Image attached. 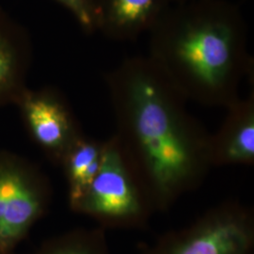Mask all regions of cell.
Here are the masks:
<instances>
[{
    "label": "cell",
    "mask_w": 254,
    "mask_h": 254,
    "mask_svg": "<svg viewBox=\"0 0 254 254\" xmlns=\"http://www.w3.org/2000/svg\"><path fill=\"white\" fill-rule=\"evenodd\" d=\"M105 80L119 150L154 213L166 212L205 181L211 135L148 57L126 59Z\"/></svg>",
    "instance_id": "obj_1"
},
{
    "label": "cell",
    "mask_w": 254,
    "mask_h": 254,
    "mask_svg": "<svg viewBox=\"0 0 254 254\" xmlns=\"http://www.w3.org/2000/svg\"><path fill=\"white\" fill-rule=\"evenodd\" d=\"M148 59L187 100L227 109L254 76L245 20L227 0L171 5L150 31Z\"/></svg>",
    "instance_id": "obj_2"
},
{
    "label": "cell",
    "mask_w": 254,
    "mask_h": 254,
    "mask_svg": "<svg viewBox=\"0 0 254 254\" xmlns=\"http://www.w3.org/2000/svg\"><path fill=\"white\" fill-rule=\"evenodd\" d=\"M140 254H254V209L222 201L189 225L166 232Z\"/></svg>",
    "instance_id": "obj_3"
},
{
    "label": "cell",
    "mask_w": 254,
    "mask_h": 254,
    "mask_svg": "<svg viewBox=\"0 0 254 254\" xmlns=\"http://www.w3.org/2000/svg\"><path fill=\"white\" fill-rule=\"evenodd\" d=\"M107 229H144L154 214L111 136L105 140L99 172L74 209Z\"/></svg>",
    "instance_id": "obj_4"
},
{
    "label": "cell",
    "mask_w": 254,
    "mask_h": 254,
    "mask_svg": "<svg viewBox=\"0 0 254 254\" xmlns=\"http://www.w3.org/2000/svg\"><path fill=\"white\" fill-rule=\"evenodd\" d=\"M51 200L45 173L16 154L0 152V254H16Z\"/></svg>",
    "instance_id": "obj_5"
},
{
    "label": "cell",
    "mask_w": 254,
    "mask_h": 254,
    "mask_svg": "<svg viewBox=\"0 0 254 254\" xmlns=\"http://www.w3.org/2000/svg\"><path fill=\"white\" fill-rule=\"evenodd\" d=\"M15 106L33 141L51 162L60 166L73 142L84 134L64 94L52 87L27 88Z\"/></svg>",
    "instance_id": "obj_6"
},
{
    "label": "cell",
    "mask_w": 254,
    "mask_h": 254,
    "mask_svg": "<svg viewBox=\"0 0 254 254\" xmlns=\"http://www.w3.org/2000/svg\"><path fill=\"white\" fill-rule=\"evenodd\" d=\"M32 60L28 30L0 7V108L15 105L27 90Z\"/></svg>",
    "instance_id": "obj_7"
},
{
    "label": "cell",
    "mask_w": 254,
    "mask_h": 254,
    "mask_svg": "<svg viewBox=\"0 0 254 254\" xmlns=\"http://www.w3.org/2000/svg\"><path fill=\"white\" fill-rule=\"evenodd\" d=\"M218 132L210 136V161L213 167L254 166V91L227 109Z\"/></svg>",
    "instance_id": "obj_8"
},
{
    "label": "cell",
    "mask_w": 254,
    "mask_h": 254,
    "mask_svg": "<svg viewBox=\"0 0 254 254\" xmlns=\"http://www.w3.org/2000/svg\"><path fill=\"white\" fill-rule=\"evenodd\" d=\"M170 7L169 0H97V31L113 41L135 40L150 32Z\"/></svg>",
    "instance_id": "obj_9"
},
{
    "label": "cell",
    "mask_w": 254,
    "mask_h": 254,
    "mask_svg": "<svg viewBox=\"0 0 254 254\" xmlns=\"http://www.w3.org/2000/svg\"><path fill=\"white\" fill-rule=\"evenodd\" d=\"M105 141L82 134L64 155V169L68 187V201L74 211L99 172Z\"/></svg>",
    "instance_id": "obj_10"
},
{
    "label": "cell",
    "mask_w": 254,
    "mask_h": 254,
    "mask_svg": "<svg viewBox=\"0 0 254 254\" xmlns=\"http://www.w3.org/2000/svg\"><path fill=\"white\" fill-rule=\"evenodd\" d=\"M29 254H111L106 230L79 228L43 242Z\"/></svg>",
    "instance_id": "obj_11"
},
{
    "label": "cell",
    "mask_w": 254,
    "mask_h": 254,
    "mask_svg": "<svg viewBox=\"0 0 254 254\" xmlns=\"http://www.w3.org/2000/svg\"><path fill=\"white\" fill-rule=\"evenodd\" d=\"M67 9L82 30L88 34L97 31V0H54Z\"/></svg>",
    "instance_id": "obj_12"
},
{
    "label": "cell",
    "mask_w": 254,
    "mask_h": 254,
    "mask_svg": "<svg viewBox=\"0 0 254 254\" xmlns=\"http://www.w3.org/2000/svg\"><path fill=\"white\" fill-rule=\"evenodd\" d=\"M195 0H169L171 5H175V4H182V3H187V2H191Z\"/></svg>",
    "instance_id": "obj_13"
}]
</instances>
